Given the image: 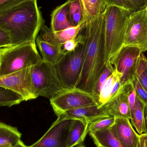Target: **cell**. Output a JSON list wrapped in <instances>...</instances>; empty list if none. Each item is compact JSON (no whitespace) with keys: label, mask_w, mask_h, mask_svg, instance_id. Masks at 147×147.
I'll return each mask as SVG.
<instances>
[{"label":"cell","mask_w":147,"mask_h":147,"mask_svg":"<svg viewBox=\"0 0 147 147\" xmlns=\"http://www.w3.org/2000/svg\"><path fill=\"white\" fill-rule=\"evenodd\" d=\"M121 76L115 71L108 78L102 86L98 99V105L101 108L116 96L122 86L120 83Z\"/></svg>","instance_id":"cell-16"},{"label":"cell","mask_w":147,"mask_h":147,"mask_svg":"<svg viewBox=\"0 0 147 147\" xmlns=\"http://www.w3.org/2000/svg\"><path fill=\"white\" fill-rule=\"evenodd\" d=\"M59 116L66 119L80 120L89 124L100 118L109 116L103 107L99 108L98 105H95L68 111Z\"/></svg>","instance_id":"cell-15"},{"label":"cell","mask_w":147,"mask_h":147,"mask_svg":"<svg viewBox=\"0 0 147 147\" xmlns=\"http://www.w3.org/2000/svg\"><path fill=\"white\" fill-rule=\"evenodd\" d=\"M11 45H12V42L9 35L0 27V48Z\"/></svg>","instance_id":"cell-34"},{"label":"cell","mask_w":147,"mask_h":147,"mask_svg":"<svg viewBox=\"0 0 147 147\" xmlns=\"http://www.w3.org/2000/svg\"><path fill=\"white\" fill-rule=\"evenodd\" d=\"M36 44L43 61L48 63L54 65L64 56L61 47L50 44L43 40L38 35L36 38Z\"/></svg>","instance_id":"cell-18"},{"label":"cell","mask_w":147,"mask_h":147,"mask_svg":"<svg viewBox=\"0 0 147 147\" xmlns=\"http://www.w3.org/2000/svg\"><path fill=\"white\" fill-rule=\"evenodd\" d=\"M136 147H147V132L140 135L139 142Z\"/></svg>","instance_id":"cell-36"},{"label":"cell","mask_w":147,"mask_h":147,"mask_svg":"<svg viewBox=\"0 0 147 147\" xmlns=\"http://www.w3.org/2000/svg\"></svg>","instance_id":"cell-41"},{"label":"cell","mask_w":147,"mask_h":147,"mask_svg":"<svg viewBox=\"0 0 147 147\" xmlns=\"http://www.w3.org/2000/svg\"><path fill=\"white\" fill-rule=\"evenodd\" d=\"M21 137V133L17 128L0 122V146H13Z\"/></svg>","instance_id":"cell-22"},{"label":"cell","mask_w":147,"mask_h":147,"mask_svg":"<svg viewBox=\"0 0 147 147\" xmlns=\"http://www.w3.org/2000/svg\"><path fill=\"white\" fill-rule=\"evenodd\" d=\"M11 147H28V146H26L21 140H20L16 144Z\"/></svg>","instance_id":"cell-37"},{"label":"cell","mask_w":147,"mask_h":147,"mask_svg":"<svg viewBox=\"0 0 147 147\" xmlns=\"http://www.w3.org/2000/svg\"><path fill=\"white\" fill-rule=\"evenodd\" d=\"M144 115H145V121H146V126L147 132V105H145L144 109Z\"/></svg>","instance_id":"cell-38"},{"label":"cell","mask_w":147,"mask_h":147,"mask_svg":"<svg viewBox=\"0 0 147 147\" xmlns=\"http://www.w3.org/2000/svg\"><path fill=\"white\" fill-rule=\"evenodd\" d=\"M104 1L107 6H116L128 10L126 0H104Z\"/></svg>","instance_id":"cell-35"},{"label":"cell","mask_w":147,"mask_h":147,"mask_svg":"<svg viewBox=\"0 0 147 147\" xmlns=\"http://www.w3.org/2000/svg\"><path fill=\"white\" fill-rule=\"evenodd\" d=\"M0 147H11L9 146H0Z\"/></svg>","instance_id":"cell-40"},{"label":"cell","mask_w":147,"mask_h":147,"mask_svg":"<svg viewBox=\"0 0 147 147\" xmlns=\"http://www.w3.org/2000/svg\"><path fill=\"white\" fill-rule=\"evenodd\" d=\"M105 24L104 13L99 17L86 22L83 30L84 63L76 88L92 94L95 82L105 67Z\"/></svg>","instance_id":"cell-1"},{"label":"cell","mask_w":147,"mask_h":147,"mask_svg":"<svg viewBox=\"0 0 147 147\" xmlns=\"http://www.w3.org/2000/svg\"><path fill=\"white\" fill-rule=\"evenodd\" d=\"M115 117L113 116L100 118L88 124V131L90 133L111 128L115 123Z\"/></svg>","instance_id":"cell-27"},{"label":"cell","mask_w":147,"mask_h":147,"mask_svg":"<svg viewBox=\"0 0 147 147\" xmlns=\"http://www.w3.org/2000/svg\"><path fill=\"white\" fill-rule=\"evenodd\" d=\"M111 128L124 147H137L140 135L134 129L130 120L123 117H116Z\"/></svg>","instance_id":"cell-14"},{"label":"cell","mask_w":147,"mask_h":147,"mask_svg":"<svg viewBox=\"0 0 147 147\" xmlns=\"http://www.w3.org/2000/svg\"><path fill=\"white\" fill-rule=\"evenodd\" d=\"M23 101L22 97L16 92L0 86V106L10 107Z\"/></svg>","instance_id":"cell-24"},{"label":"cell","mask_w":147,"mask_h":147,"mask_svg":"<svg viewBox=\"0 0 147 147\" xmlns=\"http://www.w3.org/2000/svg\"><path fill=\"white\" fill-rule=\"evenodd\" d=\"M43 61L36 43L27 42L0 49V77L32 67Z\"/></svg>","instance_id":"cell-4"},{"label":"cell","mask_w":147,"mask_h":147,"mask_svg":"<svg viewBox=\"0 0 147 147\" xmlns=\"http://www.w3.org/2000/svg\"><path fill=\"white\" fill-rule=\"evenodd\" d=\"M97 147H125L117 138L111 128L89 133Z\"/></svg>","instance_id":"cell-20"},{"label":"cell","mask_w":147,"mask_h":147,"mask_svg":"<svg viewBox=\"0 0 147 147\" xmlns=\"http://www.w3.org/2000/svg\"><path fill=\"white\" fill-rule=\"evenodd\" d=\"M50 103L57 117L68 111L98 105L91 93L78 88L66 89L50 98Z\"/></svg>","instance_id":"cell-7"},{"label":"cell","mask_w":147,"mask_h":147,"mask_svg":"<svg viewBox=\"0 0 147 147\" xmlns=\"http://www.w3.org/2000/svg\"><path fill=\"white\" fill-rule=\"evenodd\" d=\"M32 67L0 77V86L16 92L23 101L36 99L32 83Z\"/></svg>","instance_id":"cell-9"},{"label":"cell","mask_w":147,"mask_h":147,"mask_svg":"<svg viewBox=\"0 0 147 147\" xmlns=\"http://www.w3.org/2000/svg\"><path fill=\"white\" fill-rule=\"evenodd\" d=\"M71 0H67L57 7L51 15V28L53 32H58L73 26L68 16L69 4Z\"/></svg>","instance_id":"cell-17"},{"label":"cell","mask_w":147,"mask_h":147,"mask_svg":"<svg viewBox=\"0 0 147 147\" xmlns=\"http://www.w3.org/2000/svg\"><path fill=\"white\" fill-rule=\"evenodd\" d=\"M129 11L114 6L106 7L105 16V65L124 46Z\"/></svg>","instance_id":"cell-3"},{"label":"cell","mask_w":147,"mask_h":147,"mask_svg":"<svg viewBox=\"0 0 147 147\" xmlns=\"http://www.w3.org/2000/svg\"><path fill=\"white\" fill-rule=\"evenodd\" d=\"M29 0H0V13Z\"/></svg>","instance_id":"cell-33"},{"label":"cell","mask_w":147,"mask_h":147,"mask_svg":"<svg viewBox=\"0 0 147 147\" xmlns=\"http://www.w3.org/2000/svg\"><path fill=\"white\" fill-rule=\"evenodd\" d=\"M128 92L129 105V111H130L131 119L130 121L134 118L135 113V108L136 98V94L134 86L132 82L128 84Z\"/></svg>","instance_id":"cell-31"},{"label":"cell","mask_w":147,"mask_h":147,"mask_svg":"<svg viewBox=\"0 0 147 147\" xmlns=\"http://www.w3.org/2000/svg\"><path fill=\"white\" fill-rule=\"evenodd\" d=\"M76 147H86L84 146V144L83 143L80 144V145H78V146H76Z\"/></svg>","instance_id":"cell-39"},{"label":"cell","mask_w":147,"mask_h":147,"mask_svg":"<svg viewBox=\"0 0 147 147\" xmlns=\"http://www.w3.org/2000/svg\"><path fill=\"white\" fill-rule=\"evenodd\" d=\"M84 21H90L101 16L106 9L104 0H79Z\"/></svg>","instance_id":"cell-19"},{"label":"cell","mask_w":147,"mask_h":147,"mask_svg":"<svg viewBox=\"0 0 147 147\" xmlns=\"http://www.w3.org/2000/svg\"><path fill=\"white\" fill-rule=\"evenodd\" d=\"M114 70L115 69L114 67L111 63L110 62H108L105 65V69L99 75L98 78L95 82L92 89V94L97 100V102L98 101L102 86L106 80L113 73Z\"/></svg>","instance_id":"cell-26"},{"label":"cell","mask_w":147,"mask_h":147,"mask_svg":"<svg viewBox=\"0 0 147 147\" xmlns=\"http://www.w3.org/2000/svg\"><path fill=\"white\" fill-rule=\"evenodd\" d=\"M124 45L139 47L142 53L147 51V9L130 14L127 25Z\"/></svg>","instance_id":"cell-10"},{"label":"cell","mask_w":147,"mask_h":147,"mask_svg":"<svg viewBox=\"0 0 147 147\" xmlns=\"http://www.w3.org/2000/svg\"><path fill=\"white\" fill-rule=\"evenodd\" d=\"M88 131V124L80 120H74L69 133L68 147H74L83 143Z\"/></svg>","instance_id":"cell-21"},{"label":"cell","mask_w":147,"mask_h":147,"mask_svg":"<svg viewBox=\"0 0 147 147\" xmlns=\"http://www.w3.org/2000/svg\"><path fill=\"white\" fill-rule=\"evenodd\" d=\"M32 83L37 97L51 98L61 93L64 88L53 65L44 61L32 67Z\"/></svg>","instance_id":"cell-5"},{"label":"cell","mask_w":147,"mask_h":147,"mask_svg":"<svg viewBox=\"0 0 147 147\" xmlns=\"http://www.w3.org/2000/svg\"><path fill=\"white\" fill-rule=\"evenodd\" d=\"M145 105L136 95L134 118L131 123L139 135L146 133L147 129L144 115Z\"/></svg>","instance_id":"cell-23"},{"label":"cell","mask_w":147,"mask_h":147,"mask_svg":"<svg viewBox=\"0 0 147 147\" xmlns=\"http://www.w3.org/2000/svg\"><path fill=\"white\" fill-rule=\"evenodd\" d=\"M102 107L109 116L114 117L115 118L123 117L130 121L128 84L123 86L118 94Z\"/></svg>","instance_id":"cell-13"},{"label":"cell","mask_w":147,"mask_h":147,"mask_svg":"<svg viewBox=\"0 0 147 147\" xmlns=\"http://www.w3.org/2000/svg\"><path fill=\"white\" fill-rule=\"evenodd\" d=\"M126 2L131 14L147 9V0H126Z\"/></svg>","instance_id":"cell-30"},{"label":"cell","mask_w":147,"mask_h":147,"mask_svg":"<svg viewBox=\"0 0 147 147\" xmlns=\"http://www.w3.org/2000/svg\"><path fill=\"white\" fill-rule=\"evenodd\" d=\"M135 75L147 92V57L143 53L140 56Z\"/></svg>","instance_id":"cell-28"},{"label":"cell","mask_w":147,"mask_h":147,"mask_svg":"<svg viewBox=\"0 0 147 147\" xmlns=\"http://www.w3.org/2000/svg\"><path fill=\"white\" fill-rule=\"evenodd\" d=\"M132 83L134 86L137 96L144 103L145 105H147V92L136 75Z\"/></svg>","instance_id":"cell-32"},{"label":"cell","mask_w":147,"mask_h":147,"mask_svg":"<svg viewBox=\"0 0 147 147\" xmlns=\"http://www.w3.org/2000/svg\"><path fill=\"white\" fill-rule=\"evenodd\" d=\"M142 53L139 47L124 45L111 60L114 69L121 76L122 86L132 82L134 78Z\"/></svg>","instance_id":"cell-8"},{"label":"cell","mask_w":147,"mask_h":147,"mask_svg":"<svg viewBox=\"0 0 147 147\" xmlns=\"http://www.w3.org/2000/svg\"><path fill=\"white\" fill-rule=\"evenodd\" d=\"M84 44H80L73 51L67 53L53 65L64 88H76L83 68Z\"/></svg>","instance_id":"cell-6"},{"label":"cell","mask_w":147,"mask_h":147,"mask_svg":"<svg viewBox=\"0 0 147 147\" xmlns=\"http://www.w3.org/2000/svg\"><path fill=\"white\" fill-rule=\"evenodd\" d=\"M86 22H83L77 26H72L64 30L53 32L51 28L44 25L38 35L43 40L54 45L61 47L66 41L75 38L82 33Z\"/></svg>","instance_id":"cell-12"},{"label":"cell","mask_w":147,"mask_h":147,"mask_svg":"<svg viewBox=\"0 0 147 147\" xmlns=\"http://www.w3.org/2000/svg\"><path fill=\"white\" fill-rule=\"evenodd\" d=\"M45 24L37 0H29L0 13V27L8 34L12 45L36 43Z\"/></svg>","instance_id":"cell-2"},{"label":"cell","mask_w":147,"mask_h":147,"mask_svg":"<svg viewBox=\"0 0 147 147\" xmlns=\"http://www.w3.org/2000/svg\"><path fill=\"white\" fill-rule=\"evenodd\" d=\"M68 16L73 26H77L84 22L82 9L79 0H71L69 4Z\"/></svg>","instance_id":"cell-25"},{"label":"cell","mask_w":147,"mask_h":147,"mask_svg":"<svg viewBox=\"0 0 147 147\" xmlns=\"http://www.w3.org/2000/svg\"><path fill=\"white\" fill-rule=\"evenodd\" d=\"M84 42V36L83 34L81 33L75 38L66 41L61 46L62 52L65 55L67 53L73 51L80 44Z\"/></svg>","instance_id":"cell-29"},{"label":"cell","mask_w":147,"mask_h":147,"mask_svg":"<svg viewBox=\"0 0 147 147\" xmlns=\"http://www.w3.org/2000/svg\"><path fill=\"white\" fill-rule=\"evenodd\" d=\"M74 121V119L58 117L45 134L28 147H68V136Z\"/></svg>","instance_id":"cell-11"}]
</instances>
